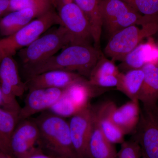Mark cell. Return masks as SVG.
Returning <instances> with one entry per match:
<instances>
[{"label": "cell", "instance_id": "21", "mask_svg": "<svg viewBox=\"0 0 158 158\" xmlns=\"http://www.w3.org/2000/svg\"><path fill=\"white\" fill-rule=\"evenodd\" d=\"M18 122L17 116L8 110L0 108V151L9 156L10 139Z\"/></svg>", "mask_w": 158, "mask_h": 158}, {"label": "cell", "instance_id": "2", "mask_svg": "<svg viewBox=\"0 0 158 158\" xmlns=\"http://www.w3.org/2000/svg\"><path fill=\"white\" fill-rule=\"evenodd\" d=\"M39 127L37 144L44 152L55 158H78L74 148L68 122L51 112L34 118Z\"/></svg>", "mask_w": 158, "mask_h": 158}, {"label": "cell", "instance_id": "1", "mask_svg": "<svg viewBox=\"0 0 158 158\" xmlns=\"http://www.w3.org/2000/svg\"><path fill=\"white\" fill-rule=\"evenodd\" d=\"M102 54L100 49L90 44H70L59 54L23 70L27 78L48 71L59 70L75 73L88 79Z\"/></svg>", "mask_w": 158, "mask_h": 158}, {"label": "cell", "instance_id": "35", "mask_svg": "<svg viewBox=\"0 0 158 158\" xmlns=\"http://www.w3.org/2000/svg\"><path fill=\"white\" fill-rule=\"evenodd\" d=\"M142 158H147L143 156V157H142Z\"/></svg>", "mask_w": 158, "mask_h": 158}, {"label": "cell", "instance_id": "6", "mask_svg": "<svg viewBox=\"0 0 158 158\" xmlns=\"http://www.w3.org/2000/svg\"><path fill=\"white\" fill-rule=\"evenodd\" d=\"M103 26L110 36L133 25L144 24L146 19L122 0H103L101 8Z\"/></svg>", "mask_w": 158, "mask_h": 158}, {"label": "cell", "instance_id": "26", "mask_svg": "<svg viewBox=\"0 0 158 158\" xmlns=\"http://www.w3.org/2000/svg\"><path fill=\"white\" fill-rule=\"evenodd\" d=\"M114 62L113 60L107 59L102 53L91 72L90 77H106L111 75L118 76L120 72Z\"/></svg>", "mask_w": 158, "mask_h": 158}, {"label": "cell", "instance_id": "18", "mask_svg": "<svg viewBox=\"0 0 158 158\" xmlns=\"http://www.w3.org/2000/svg\"><path fill=\"white\" fill-rule=\"evenodd\" d=\"M92 108L97 124L108 141L114 144L123 143L125 135L110 118L108 102L102 104L98 107Z\"/></svg>", "mask_w": 158, "mask_h": 158}, {"label": "cell", "instance_id": "28", "mask_svg": "<svg viewBox=\"0 0 158 158\" xmlns=\"http://www.w3.org/2000/svg\"><path fill=\"white\" fill-rule=\"evenodd\" d=\"M23 158H55L44 152L39 147H35Z\"/></svg>", "mask_w": 158, "mask_h": 158}, {"label": "cell", "instance_id": "34", "mask_svg": "<svg viewBox=\"0 0 158 158\" xmlns=\"http://www.w3.org/2000/svg\"><path fill=\"white\" fill-rule=\"evenodd\" d=\"M53 1L54 3V5H55V0H53ZM54 7H55V6H54Z\"/></svg>", "mask_w": 158, "mask_h": 158}, {"label": "cell", "instance_id": "33", "mask_svg": "<svg viewBox=\"0 0 158 158\" xmlns=\"http://www.w3.org/2000/svg\"><path fill=\"white\" fill-rule=\"evenodd\" d=\"M156 34L157 35V37L158 39V31H157V32Z\"/></svg>", "mask_w": 158, "mask_h": 158}, {"label": "cell", "instance_id": "11", "mask_svg": "<svg viewBox=\"0 0 158 158\" xmlns=\"http://www.w3.org/2000/svg\"><path fill=\"white\" fill-rule=\"evenodd\" d=\"M63 90L56 88L29 90L24 105L21 107L19 115L18 121L49 110L62 96Z\"/></svg>", "mask_w": 158, "mask_h": 158}, {"label": "cell", "instance_id": "22", "mask_svg": "<svg viewBox=\"0 0 158 158\" xmlns=\"http://www.w3.org/2000/svg\"><path fill=\"white\" fill-rule=\"evenodd\" d=\"M152 41L140 43L127 54L122 61L121 67L127 71L142 69L147 64L148 59L152 47Z\"/></svg>", "mask_w": 158, "mask_h": 158}, {"label": "cell", "instance_id": "12", "mask_svg": "<svg viewBox=\"0 0 158 158\" xmlns=\"http://www.w3.org/2000/svg\"><path fill=\"white\" fill-rule=\"evenodd\" d=\"M86 79L78 74L65 71L53 70L45 72L27 78V89L56 88L64 89L77 82Z\"/></svg>", "mask_w": 158, "mask_h": 158}, {"label": "cell", "instance_id": "25", "mask_svg": "<svg viewBox=\"0 0 158 158\" xmlns=\"http://www.w3.org/2000/svg\"><path fill=\"white\" fill-rule=\"evenodd\" d=\"M83 110L74 105L62 93L59 100L49 110L51 113L65 118L72 117Z\"/></svg>", "mask_w": 158, "mask_h": 158}, {"label": "cell", "instance_id": "10", "mask_svg": "<svg viewBox=\"0 0 158 158\" xmlns=\"http://www.w3.org/2000/svg\"><path fill=\"white\" fill-rule=\"evenodd\" d=\"M90 104L70 117L68 122L74 148L78 158H88L87 148L93 122Z\"/></svg>", "mask_w": 158, "mask_h": 158}, {"label": "cell", "instance_id": "14", "mask_svg": "<svg viewBox=\"0 0 158 158\" xmlns=\"http://www.w3.org/2000/svg\"><path fill=\"white\" fill-rule=\"evenodd\" d=\"M43 14L32 9L9 12L0 20V34L5 37L14 34Z\"/></svg>", "mask_w": 158, "mask_h": 158}, {"label": "cell", "instance_id": "29", "mask_svg": "<svg viewBox=\"0 0 158 158\" xmlns=\"http://www.w3.org/2000/svg\"><path fill=\"white\" fill-rule=\"evenodd\" d=\"M9 0H0V16L9 11Z\"/></svg>", "mask_w": 158, "mask_h": 158}, {"label": "cell", "instance_id": "13", "mask_svg": "<svg viewBox=\"0 0 158 158\" xmlns=\"http://www.w3.org/2000/svg\"><path fill=\"white\" fill-rule=\"evenodd\" d=\"M139 101H131L117 107L112 102H108L110 118L125 135L135 131L140 118Z\"/></svg>", "mask_w": 158, "mask_h": 158}, {"label": "cell", "instance_id": "24", "mask_svg": "<svg viewBox=\"0 0 158 158\" xmlns=\"http://www.w3.org/2000/svg\"><path fill=\"white\" fill-rule=\"evenodd\" d=\"M143 16L158 17V0H122Z\"/></svg>", "mask_w": 158, "mask_h": 158}, {"label": "cell", "instance_id": "32", "mask_svg": "<svg viewBox=\"0 0 158 158\" xmlns=\"http://www.w3.org/2000/svg\"><path fill=\"white\" fill-rule=\"evenodd\" d=\"M0 158H12L11 156L7 154L6 153L0 151Z\"/></svg>", "mask_w": 158, "mask_h": 158}, {"label": "cell", "instance_id": "3", "mask_svg": "<svg viewBox=\"0 0 158 158\" xmlns=\"http://www.w3.org/2000/svg\"><path fill=\"white\" fill-rule=\"evenodd\" d=\"M56 25H62V23L57 12L53 9L14 34L0 39V61L5 57H13Z\"/></svg>", "mask_w": 158, "mask_h": 158}, {"label": "cell", "instance_id": "9", "mask_svg": "<svg viewBox=\"0 0 158 158\" xmlns=\"http://www.w3.org/2000/svg\"><path fill=\"white\" fill-rule=\"evenodd\" d=\"M39 127L34 118L19 120L10 139L9 148L12 158H23L35 148L39 140Z\"/></svg>", "mask_w": 158, "mask_h": 158}, {"label": "cell", "instance_id": "7", "mask_svg": "<svg viewBox=\"0 0 158 158\" xmlns=\"http://www.w3.org/2000/svg\"><path fill=\"white\" fill-rule=\"evenodd\" d=\"M135 140L141 147L142 156L158 158V105L142 106L135 130Z\"/></svg>", "mask_w": 158, "mask_h": 158}, {"label": "cell", "instance_id": "16", "mask_svg": "<svg viewBox=\"0 0 158 158\" xmlns=\"http://www.w3.org/2000/svg\"><path fill=\"white\" fill-rule=\"evenodd\" d=\"M144 77L138 95L143 106H151L158 101V65L147 63L142 68Z\"/></svg>", "mask_w": 158, "mask_h": 158}, {"label": "cell", "instance_id": "19", "mask_svg": "<svg viewBox=\"0 0 158 158\" xmlns=\"http://www.w3.org/2000/svg\"><path fill=\"white\" fill-rule=\"evenodd\" d=\"M0 84L11 88L17 97H21L27 90L25 82L20 77L17 63L13 57H5L0 61Z\"/></svg>", "mask_w": 158, "mask_h": 158}, {"label": "cell", "instance_id": "31", "mask_svg": "<svg viewBox=\"0 0 158 158\" xmlns=\"http://www.w3.org/2000/svg\"><path fill=\"white\" fill-rule=\"evenodd\" d=\"M73 2H74L73 0H55L54 6L57 8L62 5Z\"/></svg>", "mask_w": 158, "mask_h": 158}, {"label": "cell", "instance_id": "17", "mask_svg": "<svg viewBox=\"0 0 158 158\" xmlns=\"http://www.w3.org/2000/svg\"><path fill=\"white\" fill-rule=\"evenodd\" d=\"M86 15L90 23L94 47L100 49L101 37L102 19L101 8L103 0H73Z\"/></svg>", "mask_w": 158, "mask_h": 158}, {"label": "cell", "instance_id": "30", "mask_svg": "<svg viewBox=\"0 0 158 158\" xmlns=\"http://www.w3.org/2000/svg\"><path fill=\"white\" fill-rule=\"evenodd\" d=\"M0 108H3V109L10 111L6 98L4 96V94L3 93L1 87H0Z\"/></svg>", "mask_w": 158, "mask_h": 158}, {"label": "cell", "instance_id": "27", "mask_svg": "<svg viewBox=\"0 0 158 158\" xmlns=\"http://www.w3.org/2000/svg\"><path fill=\"white\" fill-rule=\"evenodd\" d=\"M142 152L140 145L135 140L124 141L121 148L117 152L116 158H142Z\"/></svg>", "mask_w": 158, "mask_h": 158}, {"label": "cell", "instance_id": "5", "mask_svg": "<svg viewBox=\"0 0 158 158\" xmlns=\"http://www.w3.org/2000/svg\"><path fill=\"white\" fill-rule=\"evenodd\" d=\"M129 26L118 31L112 36L104 49L105 55L114 62H122L131 51L141 43L144 38L155 35L158 31V21H154L141 25Z\"/></svg>", "mask_w": 158, "mask_h": 158}, {"label": "cell", "instance_id": "20", "mask_svg": "<svg viewBox=\"0 0 158 158\" xmlns=\"http://www.w3.org/2000/svg\"><path fill=\"white\" fill-rule=\"evenodd\" d=\"M144 77L142 69H132L126 73L120 72L116 88L130 99L139 101L138 95Z\"/></svg>", "mask_w": 158, "mask_h": 158}, {"label": "cell", "instance_id": "23", "mask_svg": "<svg viewBox=\"0 0 158 158\" xmlns=\"http://www.w3.org/2000/svg\"><path fill=\"white\" fill-rule=\"evenodd\" d=\"M54 7L53 0H9L8 13L21 9H32L45 13Z\"/></svg>", "mask_w": 158, "mask_h": 158}, {"label": "cell", "instance_id": "15", "mask_svg": "<svg viewBox=\"0 0 158 158\" xmlns=\"http://www.w3.org/2000/svg\"><path fill=\"white\" fill-rule=\"evenodd\" d=\"M87 152L88 158H116L117 156V152L114 144L108 141L103 135L94 116L88 140Z\"/></svg>", "mask_w": 158, "mask_h": 158}, {"label": "cell", "instance_id": "4", "mask_svg": "<svg viewBox=\"0 0 158 158\" xmlns=\"http://www.w3.org/2000/svg\"><path fill=\"white\" fill-rule=\"evenodd\" d=\"M73 44L70 34L62 25L40 36L27 47L18 52L23 68L44 62L55 56L60 50Z\"/></svg>", "mask_w": 158, "mask_h": 158}, {"label": "cell", "instance_id": "8", "mask_svg": "<svg viewBox=\"0 0 158 158\" xmlns=\"http://www.w3.org/2000/svg\"><path fill=\"white\" fill-rule=\"evenodd\" d=\"M56 9L62 25L70 34L73 44L91 45L93 39L90 23L78 6L73 2Z\"/></svg>", "mask_w": 158, "mask_h": 158}]
</instances>
